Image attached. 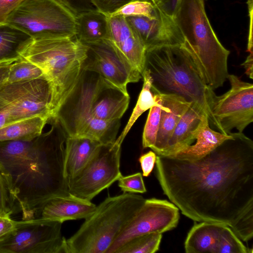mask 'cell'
<instances>
[{
	"mask_svg": "<svg viewBox=\"0 0 253 253\" xmlns=\"http://www.w3.org/2000/svg\"><path fill=\"white\" fill-rule=\"evenodd\" d=\"M231 133L197 160L157 155L156 175L183 215L226 225L248 242L253 236V141L243 132Z\"/></svg>",
	"mask_w": 253,
	"mask_h": 253,
	"instance_id": "6da1fadb",
	"label": "cell"
},
{
	"mask_svg": "<svg viewBox=\"0 0 253 253\" xmlns=\"http://www.w3.org/2000/svg\"><path fill=\"white\" fill-rule=\"evenodd\" d=\"M50 129L31 140L0 141V173L22 212V220L35 218L48 200L66 196L65 145L67 135L55 118Z\"/></svg>",
	"mask_w": 253,
	"mask_h": 253,
	"instance_id": "7a4b0ae2",
	"label": "cell"
},
{
	"mask_svg": "<svg viewBox=\"0 0 253 253\" xmlns=\"http://www.w3.org/2000/svg\"><path fill=\"white\" fill-rule=\"evenodd\" d=\"M129 103L125 92L98 74L82 70L75 87L55 116L67 136L84 137L101 144L113 142Z\"/></svg>",
	"mask_w": 253,
	"mask_h": 253,
	"instance_id": "3957f363",
	"label": "cell"
},
{
	"mask_svg": "<svg viewBox=\"0 0 253 253\" xmlns=\"http://www.w3.org/2000/svg\"><path fill=\"white\" fill-rule=\"evenodd\" d=\"M144 70L154 93L175 94L198 104L212 125L211 107L216 96L206 83L194 57L184 43L146 50Z\"/></svg>",
	"mask_w": 253,
	"mask_h": 253,
	"instance_id": "277c9868",
	"label": "cell"
},
{
	"mask_svg": "<svg viewBox=\"0 0 253 253\" xmlns=\"http://www.w3.org/2000/svg\"><path fill=\"white\" fill-rule=\"evenodd\" d=\"M86 50L75 37H52L32 38L21 51V59L40 67L50 84L51 118L77 83Z\"/></svg>",
	"mask_w": 253,
	"mask_h": 253,
	"instance_id": "5b68a950",
	"label": "cell"
},
{
	"mask_svg": "<svg viewBox=\"0 0 253 253\" xmlns=\"http://www.w3.org/2000/svg\"><path fill=\"white\" fill-rule=\"evenodd\" d=\"M174 20L206 84L213 90L222 86L229 75L230 51L214 32L206 12L204 0H181Z\"/></svg>",
	"mask_w": 253,
	"mask_h": 253,
	"instance_id": "8992f818",
	"label": "cell"
},
{
	"mask_svg": "<svg viewBox=\"0 0 253 253\" xmlns=\"http://www.w3.org/2000/svg\"><path fill=\"white\" fill-rule=\"evenodd\" d=\"M145 200L127 192L106 198L67 239L69 253H106Z\"/></svg>",
	"mask_w": 253,
	"mask_h": 253,
	"instance_id": "52a82bcc",
	"label": "cell"
},
{
	"mask_svg": "<svg viewBox=\"0 0 253 253\" xmlns=\"http://www.w3.org/2000/svg\"><path fill=\"white\" fill-rule=\"evenodd\" d=\"M7 23L32 38L75 36L76 15L57 0H23Z\"/></svg>",
	"mask_w": 253,
	"mask_h": 253,
	"instance_id": "ba28073f",
	"label": "cell"
},
{
	"mask_svg": "<svg viewBox=\"0 0 253 253\" xmlns=\"http://www.w3.org/2000/svg\"><path fill=\"white\" fill-rule=\"evenodd\" d=\"M52 89L45 78L0 86V128L30 117L50 119Z\"/></svg>",
	"mask_w": 253,
	"mask_h": 253,
	"instance_id": "9c48e42d",
	"label": "cell"
},
{
	"mask_svg": "<svg viewBox=\"0 0 253 253\" xmlns=\"http://www.w3.org/2000/svg\"><path fill=\"white\" fill-rule=\"evenodd\" d=\"M62 223L42 218L16 221L0 241V253H69Z\"/></svg>",
	"mask_w": 253,
	"mask_h": 253,
	"instance_id": "30bf717a",
	"label": "cell"
},
{
	"mask_svg": "<svg viewBox=\"0 0 253 253\" xmlns=\"http://www.w3.org/2000/svg\"><path fill=\"white\" fill-rule=\"evenodd\" d=\"M121 145L116 141L99 145L84 168L68 181L69 193L90 201L118 180L122 175Z\"/></svg>",
	"mask_w": 253,
	"mask_h": 253,
	"instance_id": "8fae6325",
	"label": "cell"
},
{
	"mask_svg": "<svg viewBox=\"0 0 253 253\" xmlns=\"http://www.w3.org/2000/svg\"><path fill=\"white\" fill-rule=\"evenodd\" d=\"M227 79L230 88L216 95L212 104V125L226 134L235 128L243 132L253 121V84L233 74Z\"/></svg>",
	"mask_w": 253,
	"mask_h": 253,
	"instance_id": "7c38bea8",
	"label": "cell"
},
{
	"mask_svg": "<svg viewBox=\"0 0 253 253\" xmlns=\"http://www.w3.org/2000/svg\"><path fill=\"white\" fill-rule=\"evenodd\" d=\"M83 43L86 50L82 70L98 74L107 82L126 92L128 84L138 82L142 77L110 40Z\"/></svg>",
	"mask_w": 253,
	"mask_h": 253,
	"instance_id": "4fadbf2b",
	"label": "cell"
},
{
	"mask_svg": "<svg viewBox=\"0 0 253 253\" xmlns=\"http://www.w3.org/2000/svg\"><path fill=\"white\" fill-rule=\"evenodd\" d=\"M179 217V209L173 203L156 198L146 199L106 253H115L124 244L137 236L171 230L177 226Z\"/></svg>",
	"mask_w": 253,
	"mask_h": 253,
	"instance_id": "5bb4252c",
	"label": "cell"
},
{
	"mask_svg": "<svg viewBox=\"0 0 253 253\" xmlns=\"http://www.w3.org/2000/svg\"><path fill=\"white\" fill-rule=\"evenodd\" d=\"M125 17L146 50L163 45H181L185 42L174 19L162 11L155 18L141 15Z\"/></svg>",
	"mask_w": 253,
	"mask_h": 253,
	"instance_id": "9a60e30c",
	"label": "cell"
},
{
	"mask_svg": "<svg viewBox=\"0 0 253 253\" xmlns=\"http://www.w3.org/2000/svg\"><path fill=\"white\" fill-rule=\"evenodd\" d=\"M110 40L128 61L142 75L146 49L122 15L108 16Z\"/></svg>",
	"mask_w": 253,
	"mask_h": 253,
	"instance_id": "2e32d148",
	"label": "cell"
},
{
	"mask_svg": "<svg viewBox=\"0 0 253 253\" xmlns=\"http://www.w3.org/2000/svg\"><path fill=\"white\" fill-rule=\"evenodd\" d=\"M96 206L90 200L70 194L46 201L35 218L47 219L62 223L71 220L86 219L95 211Z\"/></svg>",
	"mask_w": 253,
	"mask_h": 253,
	"instance_id": "e0dca14e",
	"label": "cell"
},
{
	"mask_svg": "<svg viewBox=\"0 0 253 253\" xmlns=\"http://www.w3.org/2000/svg\"><path fill=\"white\" fill-rule=\"evenodd\" d=\"M159 94L162 105L160 126L156 142L151 148L157 155L166 149L178 122L192 103L175 94Z\"/></svg>",
	"mask_w": 253,
	"mask_h": 253,
	"instance_id": "ac0fdd59",
	"label": "cell"
},
{
	"mask_svg": "<svg viewBox=\"0 0 253 253\" xmlns=\"http://www.w3.org/2000/svg\"><path fill=\"white\" fill-rule=\"evenodd\" d=\"M204 115H207L204 110L197 103L192 102L178 122L166 149L160 155L171 157L191 145L195 140V131Z\"/></svg>",
	"mask_w": 253,
	"mask_h": 253,
	"instance_id": "d6986e66",
	"label": "cell"
},
{
	"mask_svg": "<svg viewBox=\"0 0 253 253\" xmlns=\"http://www.w3.org/2000/svg\"><path fill=\"white\" fill-rule=\"evenodd\" d=\"M211 128L208 117L204 115L194 133V142L171 157L195 161L206 156L222 142L232 137Z\"/></svg>",
	"mask_w": 253,
	"mask_h": 253,
	"instance_id": "ffe728a7",
	"label": "cell"
},
{
	"mask_svg": "<svg viewBox=\"0 0 253 253\" xmlns=\"http://www.w3.org/2000/svg\"><path fill=\"white\" fill-rule=\"evenodd\" d=\"M100 144L89 138L67 136L64 167L68 182L84 168Z\"/></svg>",
	"mask_w": 253,
	"mask_h": 253,
	"instance_id": "44dd1931",
	"label": "cell"
},
{
	"mask_svg": "<svg viewBox=\"0 0 253 253\" xmlns=\"http://www.w3.org/2000/svg\"><path fill=\"white\" fill-rule=\"evenodd\" d=\"M190 230L184 242L187 253H217L223 224L200 222Z\"/></svg>",
	"mask_w": 253,
	"mask_h": 253,
	"instance_id": "7402d4cb",
	"label": "cell"
},
{
	"mask_svg": "<svg viewBox=\"0 0 253 253\" xmlns=\"http://www.w3.org/2000/svg\"><path fill=\"white\" fill-rule=\"evenodd\" d=\"M75 37L82 43L109 40L108 16L99 10L83 12L76 15Z\"/></svg>",
	"mask_w": 253,
	"mask_h": 253,
	"instance_id": "603a6c76",
	"label": "cell"
},
{
	"mask_svg": "<svg viewBox=\"0 0 253 253\" xmlns=\"http://www.w3.org/2000/svg\"><path fill=\"white\" fill-rule=\"evenodd\" d=\"M31 39L28 34L7 23L0 24V66L21 60L20 53Z\"/></svg>",
	"mask_w": 253,
	"mask_h": 253,
	"instance_id": "cb8c5ba5",
	"label": "cell"
},
{
	"mask_svg": "<svg viewBox=\"0 0 253 253\" xmlns=\"http://www.w3.org/2000/svg\"><path fill=\"white\" fill-rule=\"evenodd\" d=\"M49 120L36 116L3 126L0 128V141L32 140L42 133Z\"/></svg>",
	"mask_w": 253,
	"mask_h": 253,
	"instance_id": "d4e9b609",
	"label": "cell"
},
{
	"mask_svg": "<svg viewBox=\"0 0 253 253\" xmlns=\"http://www.w3.org/2000/svg\"><path fill=\"white\" fill-rule=\"evenodd\" d=\"M143 84L130 118L120 136L115 141L122 144L126 135L138 118L157 102L156 95L151 91L152 79L149 73L144 70L142 75Z\"/></svg>",
	"mask_w": 253,
	"mask_h": 253,
	"instance_id": "484cf974",
	"label": "cell"
},
{
	"mask_svg": "<svg viewBox=\"0 0 253 253\" xmlns=\"http://www.w3.org/2000/svg\"><path fill=\"white\" fill-rule=\"evenodd\" d=\"M162 233L151 232L134 237L122 246L115 253H154L160 248Z\"/></svg>",
	"mask_w": 253,
	"mask_h": 253,
	"instance_id": "4316f807",
	"label": "cell"
},
{
	"mask_svg": "<svg viewBox=\"0 0 253 253\" xmlns=\"http://www.w3.org/2000/svg\"><path fill=\"white\" fill-rule=\"evenodd\" d=\"M41 78H45V76L40 67L21 59L10 64L6 82L12 83Z\"/></svg>",
	"mask_w": 253,
	"mask_h": 253,
	"instance_id": "83f0119b",
	"label": "cell"
},
{
	"mask_svg": "<svg viewBox=\"0 0 253 253\" xmlns=\"http://www.w3.org/2000/svg\"><path fill=\"white\" fill-rule=\"evenodd\" d=\"M157 102L149 110L142 134V146L144 148H152L154 145L160 126L162 103L160 95L153 93Z\"/></svg>",
	"mask_w": 253,
	"mask_h": 253,
	"instance_id": "f1b7e54d",
	"label": "cell"
},
{
	"mask_svg": "<svg viewBox=\"0 0 253 253\" xmlns=\"http://www.w3.org/2000/svg\"><path fill=\"white\" fill-rule=\"evenodd\" d=\"M161 12L149 0H135L125 5L113 14L122 15L124 17L141 15L155 18L159 16Z\"/></svg>",
	"mask_w": 253,
	"mask_h": 253,
	"instance_id": "f546056e",
	"label": "cell"
},
{
	"mask_svg": "<svg viewBox=\"0 0 253 253\" xmlns=\"http://www.w3.org/2000/svg\"><path fill=\"white\" fill-rule=\"evenodd\" d=\"M240 239L228 226L224 224L217 249V253H250Z\"/></svg>",
	"mask_w": 253,
	"mask_h": 253,
	"instance_id": "4dcf8cb0",
	"label": "cell"
},
{
	"mask_svg": "<svg viewBox=\"0 0 253 253\" xmlns=\"http://www.w3.org/2000/svg\"><path fill=\"white\" fill-rule=\"evenodd\" d=\"M20 211L19 204L0 173V216H10Z\"/></svg>",
	"mask_w": 253,
	"mask_h": 253,
	"instance_id": "1f68e13d",
	"label": "cell"
},
{
	"mask_svg": "<svg viewBox=\"0 0 253 253\" xmlns=\"http://www.w3.org/2000/svg\"><path fill=\"white\" fill-rule=\"evenodd\" d=\"M118 181V186L124 193H144L147 191L140 172L122 175Z\"/></svg>",
	"mask_w": 253,
	"mask_h": 253,
	"instance_id": "d6a6232c",
	"label": "cell"
},
{
	"mask_svg": "<svg viewBox=\"0 0 253 253\" xmlns=\"http://www.w3.org/2000/svg\"><path fill=\"white\" fill-rule=\"evenodd\" d=\"M92 2L99 11L110 16L119 9L135 0H91Z\"/></svg>",
	"mask_w": 253,
	"mask_h": 253,
	"instance_id": "836d02e7",
	"label": "cell"
},
{
	"mask_svg": "<svg viewBox=\"0 0 253 253\" xmlns=\"http://www.w3.org/2000/svg\"><path fill=\"white\" fill-rule=\"evenodd\" d=\"M76 15L80 13L97 10L91 0H57Z\"/></svg>",
	"mask_w": 253,
	"mask_h": 253,
	"instance_id": "e575fe53",
	"label": "cell"
},
{
	"mask_svg": "<svg viewBox=\"0 0 253 253\" xmlns=\"http://www.w3.org/2000/svg\"><path fill=\"white\" fill-rule=\"evenodd\" d=\"M23 0H0V24L6 23L10 15Z\"/></svg>",
	"mask_w": 253,
	"mask_h": 253,
	"instance_id": "d590c367",
	"label": "cell"
},
{
	"mask_svg": "<svg viewBox=\"0 0 253 253\" xmlns=\"http://www.w3.org/2000/svg\"><path fill=\"white\" fill-rule=\"evenodd\" d=\"M181 0H155L153 3L167 15L174 19Z\"/></svg>",
	"mask_w": 253,
	"mask_h": 253,
	"instance_id": "8d00e7d4",
	"label": "cell"
},
{
	"mask_svg": "<svg viewBox=\"0 0 253 253\" xmlns=\"http://www.w3.org/2000/svg\"><path fill=\"white\" fill-rule=\"evenodd\" d=\"M156 157L154 151H150L142 155L139 158L143 176L147 177L150 174L155 166Z\"/></svg>",
	"mask_w": 253,
	"mask_h": 253,
	"instance_id": "74e56055",
	"label": "cell"
},
{
	"mask_svg": "<svg viewBox=\"0 0 253 253\" xmlns=\"http://www.w3.org/2000/svg\"><path fill=\"white\" fill-rule=\"evenodd\" d=\"M15 223L10 216H0V241L13 230Z\"/></svg>",
	"mask_w": 253,
	"mask_h": 253,
	"instance_id": "f35d334b",
	"label": "cell"
},
{
	"mask_svg": "<svg viewBox=\"0 0 253 253\" xmlns=\"http://www.w3.org/2000/svg\"><path fill=\"white\" fill-rule=\"evenodd\" d=\"M253 0H248L247 3L248 6L250 17V28L247 46V51L249 53H253Z\"/></svg>",
	"mask_w": 253,
	"mask_h": 253,
	"instance_id": "ab89813d",
	"label": "cell"
},
{
	"mask_svg": "<svg viewBox=\"0 0 253 253\" xmlns=\"http://www.w3.org/2000/svg\"><path fill=\"white\" fill-rule=\"evenodd\" d=\"M245 69V74L248 77L253 79V53H249L245 61L241 64Z\"/></svg>",
	"mask_w": 253,
	"mask_h": 253,
	"instance_id": "60d3db41",
	"label": "cell"
},
{
	"mask_svg": "<svg viewBox=\"0 0 253 253\" xmlns=\"http://www.w3.org/2000/svg\"><path fill=\"white\" fill-rule=\"evenodd\" d=\"M10 64L0 66V86L7 82Z\"/></svg>",
	"mask_w": 253,
	"mask_h": 253,
	"instance_id": "b9f144b4",
	"label": "cell"
},
{
	"mask_svg": "<svg viewBox=\"0 0 253 253\" xmlns=\"http://www.w3.org/2000/svg\"><path fill=\"white\" fill-rule=\"evenodd\" d=\"M150 0V1H151L152 2H153L155 0Z\"/></svg>",
	"mask_w": 253,
	"mask_h": 253,
	"instance_id": "7bdbcfd3",
	"label": "cell"
},
{
	"mask_svg": "<svg viewBox=\"0 0 253 253\" xmlns=\"http://www.w3.org/2000/svg\"><path fill=\"white\" fill-rule=\"evenodd\" d=\"M1 66V65H0Z\"/></svg>",
	"mask_w": 253,
	"mask_h": 253,
	"instance_id": "ee69618b",
	"label": "cell"
}]
</instances>
